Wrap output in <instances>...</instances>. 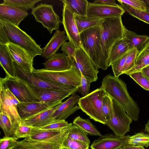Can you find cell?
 I'll use <instances>...</instances> for the list:
<instances>
[{"instance_id": "obj_24", "label": "cell", "mask_w": 149, "mask_h": 149, "mask_svg": "<svg viewBox=\"0 0 149 149\" xmlns=\"http://www.w3.org/2000/svg\"><path fill=\"white\" fill-rule=\"evenodd\" d=\"M56 106L22 120L21 125L39 127L55 121L56 120L53 119L52 116Z\"/></svg>"}, {"instance_id": "obj_48", "label": "cell", "mask_w": 149, "mask_h": 149, "mask_svg": "<svg viewBox=\"0 0 149 149\" xmlns=\"http://www.w3.org/2000/svg\"><path fill=\"white\" fill-rule=\"evenodd\" d=\"M149 59V40L137 55L135 65L140 64L143 61Z\"/></svg>"}, {"instance_id": "obj_40", "label": "cell", "mask_w": 149, "mask_h": 149, "mask_svg": "<svg viewBox=\"0 0 149 149\" xmlns=\"http://www.w3.org/2000/svg\"><path fill=\"white\" fill-rule=\"evenodd\" d=\"M0 126L5 136L13 137L11 123L8 118L1 112H0Z\"/></svg>"}, {"instance_id": "obj_22", "label": "cell", "mask_w": 149, "mask_h": 149, "mask_svg": "<svg viewBox=\"0 0 149 149\" xmlns=\"http://www.w3.org/2000/svg\"><path fill=\"white\" fill-rule=\"evenodd\" d=\"M42 64L45 69L55 71L68 70L72 67L70 58L63 53L55 54Z\"/></svg>"}, {"instance_id": "obj_11", "label": "cell", "mask_w": 149, "mask_h": 149, "mask_svg": "<svg viewBox=\"0 0 149 149\" xmlns=\"http://www.w3.org/2000/svg\"><path fill=\"white\" fill-rule=\"evenodd\" d=\"M72 66L92 82L98 79V68L81 46L76 49L74 58H70Z\"/></svg>"}, {"instance_id": "obj_18", "label": "cell", "mask_w": 149, "mask_h": 149, "mask_svg": "<svg viewBox=\"0 0 149 149\" xmlns=\"http://www.w3.org/2000/svg\"><path fill=\"white\" fill-rule=\"evenodd\" d=\"M62 101L45 102L42 101L20 103L17 106L19 114L24 120L58 105Z\"/></svg>"}, {"instance_id": "obj_27", "label": "cell", "mask_w": 149, "mask_h": 149, "mask_svg": "<svg viewBox=\"0 0 149 149\" xmlns=\"http://www.w3.org/2000/svg\"><path fill=\"white\" fill-rule=\"evenodd\" d=\"M67 127L62 129L46 130H40L33 127L31 135L24 140L28 141H38L47 139L60 134Z\"/></svg>"}, {"instance_id": "obj_34", "label": "cell", "mask_w": 149, "mask_h": 149, "mask_svg": "<svg viewBox=\"0 0 149 149\" xmlns=\"http://www.w3.org/2000/svg\"><path fill=\"white\" fill-rule=\"evenodd\" d=\"M87 134L79 127L72 124L68 134V137L72 139L80 141L89 145L91 141Z\"/></svg>"}, {"instance_id": "obj_52", "label": "cell", "mask_w": 149, "mask_h": 149, "mask_svg": "<svg viewBox=\"0 0 149 149\" xmlns=\"http://www.w3.org/2000/svg\"><path fill=\"white\" fill-rule=\"evenodd\" d=\"M145 131L147 132L149 134V120L146 124L145 127Z\"/></svg>"}, {"instance_id": "obj_26", "label": "cell", "mask_w": 149, "mask_h": 149, "mask_svg": "<svg viewBox=\"0 0 149 149\" xmlns=\"http://www.w3.org/2000/svg\"><path fill=\"white\" fill-rule=\"evenodd\" d=\"M0 63L6 73V76L16 77L13 61L6 45L0 43Z\"/></svg>"}, {"instance_id": "obj_21", "label": "cell", "mask_w": 149, "mask_h": 149, "mask_svg": "<svg viewBox=\"0 0 149 149\" xmlns=\"http://www.w3.org/2000/svg\"><path fill=\"white\" fill-rule=\"evenodd\" d=\"M29 15L27 11L15 6L0 4V19L17 26Z\"/></svg>"}, {"instance_id": "obj_23", "label": "cell", "mask_w": 149, "mask_h": 149, "mask_svg": "<svg viewBox=\"0 0 149 149\" xmlns=\"http://www.w3.org/2000/svg\"><path fill=\"white\" fill-rule=\"evenodd\" d=\"M67 40L64 31L56 30L48 42L42 48L41 56L46 59H49L56 54L60 47Z\"/></svg>"}, {"instance_id": "obj_19", "label": "cell", "mask_w": 149, "mask_h": 149, "mask_svg": "<svg viewBox=\"0 0 149 149\" xmlns=\"http://www.w3.org/2000/svg\"><path fill=\"white\" fill-rule=\"evenodd\" d=\"M40 101L45 102L62 101L76 93L78 88L70 90L54 89H44L32 88Z\"/></svg>"}, {"instance_id": "obj_5", "label": "cell", "mask_w": 149, "mask_h": 149, "mask_svg": "<svg viewBox=\"0 0 149 149\" xmlns=\"http://www.w3.org/2000/svg\"><path fill=\"white\" fill-rule=\"evenodd\" d=\"M32 73L39 77L57 84L73 86L77 88L81 85L80 72L73 66L69 70L61 71H50L45 68H34Z\"/></svg>"}, {"instance_id": "obj_8", "label": "cell", "mask_w": 149, "mask_h": 149, "mask_svg": "<svg viewBox=\"0 0 149 149\" xmlns=\"http://www.w3.org/2000/svg\"><path fill=\"white\" fill-rule=\"evenodd\" d=\"M16 77L26 83L31 88L70 90L76 87L60 84L49 81L39 77L33 73L28 72L13 61Z\"/></svg>"}, {"instance_id": "obj_41", "label": "cell", "mask_w": 149, "mask_h": 149, "mask_svg": "<svg viewBox=\"0 0 149 149\" xmlns=\"http://www.w3.org/2000/svg\"><path fill=\"white\" fill-rule=\"evenodd\" d=\"M129 76L144 89L149 91V79L140 71L133 72Z\"/></svg>"}, {"instance_id": "obj_13", "label": "cell", "mask_w": 149, "mask_h": 149, "mask_svg": "<svg viewBox=\"0 0 149 149\" xmlns=\"http://www.w3.org/2000/svg\"><path fill=\"white\" fill-rule=\"evenodd\" d=\"M63 4L62 23L67 39L77 49L81 47V44L80 33L75 20L74 13L66 4Z\"/></svg>"}, {"instance_id": "obj_12", "label": "cell", "mask_w": 149, "mask_h": 149, "mask_svg": "<svg viewBox=\"0 0 149 149\" xmlns=\"http://www.w3.org/2000/svg\"><path fill=\"white\" fill-rule=\"evenodd\" d=\"M72 124L69 123V125L62 132L47 139L38 141H28L24 139L17 141L12 149H61Z\"/></svg>"}, {"instance_id": "obj_50", "label": "cell", "mask_w": 149, "mask_h": 149, "mask_svg": "<svg viewBox=\"0 0 149 149\" xmlns=\"http://www.w3.org/2000/svg\"><path fill=\"white\" fill-rule=\"evenodd\" d=\"M124 149H145L143 146L127 144L123 147Z\"/></svg>"}, {"instance_id": "obj_14", "label": "cell", "mask_w": 149, "mask_h": 149, "mask_svg": "<svg viewBox=\"0 0 149 149\" xmlns=\"http://www.w3.org/2000/svg\"><path fill=\"white\" fill-rule=\"evenodd\" d=\"M0 112L6 115L10 120L13 136L17 129L21 125L22 120L19 114L17 106L9 100L1 87H0Z\"/></svg>"}, {"instance_id": "obj_20", "label": "cell", "mask_w": 149, "mask_h": 149, "mask_svg": "<svg viewBox=\"0 0 149 149\" xmlns=\"http://www.w3.org/2000/svg\"><path fill=\"white\" fill-rule=\"evenodd\" d=\"M80 98L76 92L65 101L57 105L52 116L53 119L65 120L69 116L79 109L78 102Z\"/></svg>"}, {"instance_id": "obj_4", "label": "cell", "mask_w": 149, "mask_h": 149, "mask_svg": "<svg viewBox=\"0 0 149 149\" xmlns=\"http://www.w3.org/2000/svg\"><path fill=\"white\" fill-rule=\"evenodd\" d=\"M105 92L98 88L79 99L78 102L80 109L91 119L104 125L106 120L102 110V102Z\"/></svg>"}, {"instance_id": "obj_45", "label": "cell", "mask_w": 149, "mask_h": 149, "mask_svg": "<svg viewBox=\"0 0 149 149\" xmlns=\"http://www.w3.org/2000/svg\"><path fill=\"white\" fill-rule=\"evenodd\" d=\"M120 2L128 5L135 8L148 12L147 6L143 0H119Z\"/></svg>"}, {"instance_id": "obj_17", "label": "cell", "mask_w": 149, "mask_h": 149, "mask_svg": "<svg viewBox=\"0 0 149 149\" xmlns=\"http://www.w3.org/2000/svg\"><path fill=\"white\" fill-rule=\"evenodd\" d=\"M7 46L13 61L24 70L29 73H32L33 58L22 47L11 43Z\"/></svg>"}, {"instance_id": "obj_53", "label": "cell", "mask_w": 149, "mask_h": 149, "mask_svg": "<svg viewBox=\"0 0 149 149\" xmlns=\"http://www.w3.org/2000/svg\"><path fill=\"white\" fill-rule=\"evenodd\" d=\"M61 149H70L66 148H65L62 147Z\"/></svg>"}, {"instance_id": "obj_39", "label": "cell", "mask_w": 149, "mask_h": 149, "mask_svg": "<svg viewBox=\"0 0 149 149\" xmlns=\"http://www.w3.org/2000/svg\"><path fill=\"white\" fill-rule=\"evenodd\" d=\"M89 146L86 143L68 136L64 140L62 147L70 149H89Z\"/></svg>"}, {"instance_id": "obj_1", "label": "cell", "mask_w": 149, "mask_h": 149, "mask_svg": "<svg viewBox=\"0 0 149 149\" xmlns=\"http://www.w3.org/2000/svg\"><path fill=\"white\" fill-rule=\"evenodd\" d=\"M100 54L98 69L107 70L112 48L116 42L124 36L125 27L122 16L104 18L100 24Z\"/></svg>"}, {"instance_id": "obj_42", "label": "cell", "mask_w": 149, "mask_h": 149, "mask_svg": "<svg viewBox=\"0 0 149 149\" xmlns=\"http://www.w3.org/2000/svg\"><path fill=\"white\" fill-rule=\"evenodd\" d=\"M33 127L21 125L15 130L13 137L17 140L20 138H24L29 136L31 134Z\"/></svg>"}, {"instance_id": "obj_15", "label": "cell", "mask_w": 149, "mask_h": 149, "mask_svg": "<svg viewBox=\"0 0 149 149\" xmlns=\"http://www.w3.org/2000/svg\"><path fill=\"white\" fill-rule=\"evenodd\" d=\"M125 11L121 5L118 4L108 5L89 2L87 15L91 17L104 19L122 16Z\"/></svg>"}, {"instance_id": "obj_51", "label": "cell", "mask_w": 149, "mask_h": 149, "mask_svg": "<svg viewBox=\"0 0 149 149\" xmlns=\"http://www.w3.org/2000/svg\"><path fill=\"white\" fill-rule=\"evenodd\" d=\"M140 71L144 75L149 79V65L144 67Z\"/></svg>"}, {"instance_id": "obj_32", "label": "cell", "mask_w": 149, "mask_h": 149, "mask_svg": "<svg viewBox=\"0 0 149 149\" xmlns=\"http://www.w3.org/2000/svg\"><path fill=\"white\" fill-rule=\"evenodd\" d=\"M119 2L124 10L130 15L149 24V12L135 8L122 2Z\"/></svg>"}, {"instance_id": "obj_10", "label": "cell", "mask_w": 149, "mask_h": 149, "mask_svg": "<svg viewBox=\"0 0 149 149\" xmlns=\"http://www.w3.org/2000/svg\"><path fill=\"white\" fill-rule=\"evenodd\" d=\"M113 110L110 120L106 122L107 125L114 134L119 136H124L130 131V125L132 119L123 108L114 99H112Z\"/></svg>"}, {"instance_id": "obj_38", "label": "cell", "mask_w": 149, "mask_h": 149, "mask_svg": "<svg viewBox=\"0 0 149 149\" xmlns=\"http://www.w3.org/2000/svg\"><path fill=\"white\" fill-rule=\"evenodd\" d=\"M130 50L127 52L111 64V66L114 76L115 77H118L120 75L123 74V68L125 64L127 57Z\"/></svg>"}, {"instance_id": "obj_30", "label": "cell", "mask_w": 149, "mask_h": 149, "mask_svg": "<svg viewBox=\"0 0 149 149\" xmlns=\"http://www.w3.org/2000/svg\"><path fill=\"white\" fill-rule=\"evenodd\" d=\"M73 123L80 128L87 134L98 136L102 135L88 119H84L78 116L74 119Z\"/></svg>"}, {"instance_id": "obj_44", "label": "cell", "mask_w": 149, "mask_h": 149, "mask_svg": "<svg viewBox=\"0 0 149 149\" xmlns=\"http://www.w3.org/2000/svg\"><path fill=\"white\" fill-rule=\"evenodd\" d=\"M81 79V85L76 93L81 94L82 97L85 96L89 93L90 86L92 82L90 80L87 79L80 72Z\"/></svg>"}, {"instance_id": "obj_29", "label": "cell", "mask_w": 149, "mask_h": 149, "mask_svg": "<svg viewBox=\"0 0 149 149\" xmlns=\"http://www.w3.org/2000/svg\"><path fill=\"white\" fill-rule=\"evenodd\" d=\"M63 3L66 4L74 14L83 16H87L89 2L86 0H61Z\"/></svg>"}, {"instance_id": "obj_7", "label": "cell", "mask_w": 149, "mask_h": 149, "mask_svg": "<svg viewBox=\"0 0 149 149\" xmlns=\"http://www.w3.org/2000/svg\"><path fill=\"white\" fill-rule=\"evenodd\" d=\"M100 24L80 33L81 46L98 69L100 54Z\"/></svg>"}, {"instance_id": "obj_54", "label": "cell", "mask_w": 149, "mask_h": 149, "mask_svg": "<svg viewBox=\"0 0 149 149\" xmlns=\"http://www.w3.org/2000/svg\"><path fill=\"white\" fill-rule=\"evenodd\" d=\"M124 149L123 147H120V148H118L117 149Z\"/></svg>"}, {"instance_id": "obj_9", "label": "cell", "mask_w": 149, "mask_h": 149, "mask_svg": "<svg viewBox=\"0 0 149 149\" xmlns=\"http://www.w3.org/2000/svg\"><path fill=\"white\" fill-rule=\"evenodd\" d=\"M31 14L36 20L41 23L51 34L54 30H58L62 23L59 16L54 11L52 5L40 3L32 10Z\"/></svg>"}, {"instance_id": "obj_6", "label": "cell", "mask_w": 149, "mask_h": 149, "mask_svg": "<svg viewBox=\"0 0 149 149\" xmlns=\"http://www.w3.org/2000/svg\"><path fill=\"white\" fill-rule=\"evenodd\" d=\"M0 85L9 89L20 103L40 101L32 88L17 77L1 78Z\"/></svg>"}, {"instance_id": "obj_37", "label": "cell", "mask_w": 149, "mask_h": 149, "mask_svg": "<svg viewBox=\"0 0 149 149\" xmlns=\"http://www.w3.org/2000/svg\"><path fill=\"white\" fill-rule=\"evenodd\" d=\"M139 51L134 47L130 51L126 59L123 70V74L132 68L135 65L136 59Z\"/></svg>"}, {"instance_id": "obj_36", "label": "cell", "mask_w": 149, "mask_h": 149, "mask_svg": "<svg viewBox=\"0 0 149 149\" xmlns=\"http://www.w3.org/2000/svg\"><path fill=\"white\" fill-rule=\"evenodd\" d=\"M102 110L106 122L109 121L113 113L112 98L105 93L102 102Z\"/></svg>"}, {"instance_id": "obj_16", "label": "cell", "mask_w": 149, "mask_h": 149, "mask_svg": "<svg viewBox=\"0 0 149 149\" xmlns=\"http://www.w3.org/2000/svg\"><path fill=\"white\" fill-rule=\"evenodd\" d=\"M130 136H119L113 134H106L99 136L91 146V149H116L128 144Z\"/></svg>"}, {"instance_id": "obj_35", "label": "cell", "mask_w": 149, "mask_h": 149, "mask_svg": "<svg viewBox=\"0 0 149 149\" xmlns=\"http://www.w3.org/2000/svg\"><path fill=\"white\" fill-rule=\"evenodd\" d=\"M128 144L134 145L149 147V134L143 132H138L130 136L128 141Z\"/></svg>"}, {"instance_id": "obj_28", "label": "cell", "mask_w": 149, "mask_h": 149, "mask_svg": "<svg viewBox=\"0 0 149 149\" xmlns=\"http://www.w3.org/2000/svg\"><path fill=\"white\" fill-rule=\"evenodd\" d=\"M75 20L80 33L83 31L100 24L104 19L81 16L74 14Z\"/></svg>"}, {"instance_id": "obj_47", "label": "cell", "mask_w": 149, "mask_h": 149, "mask_svg": "<svg viewBox=\"0 0 149 149\" xmlns=\"http://www.w3.org/2000/svg\"><path fill=\"white\" fill-rule=\"evenodd\" d=\"M76 50L75 47L69 41L65 42L61 47V50L70 58L74 57Z\"/></svg>"}, {"instance_id": "obj_2", "label": "cell", "mask_w": 149, "mask_h": 149, "mask_svg": "<svg viewBox=\"0 0 149 149\" xmlns=\"http://www.w3.org/2000/svg\"><path fill=\"white\" fill-rule=\"evenodd\" d=\"M100 88L116 100L133 120H138L140 109L130 95L126 84L122 79L109 74L103 78Z\"/></svg>"}, {"instance_id": "obj_46", "label": "cell", "mask_w": 149, "mask_h": 149, "mask_svg": "<svg viewBox=\"0 0 149 149\" xmlns=\"http://www.w3.org/2000/svg\"><path fill=\"white\" fill-rule=\"evenodd\" d=\"M17 141L13 137L5 136L0 139V149H12Z\"/></svg>"}, {"instance_id": "obj_3", "label": "cell", "mask_w": 149, "mask_h": 149, "mask_svg": "<svg viewBox=\"0 0 149 149\" xmlns=\"http://www.w3.org/2000/svg\"><path fill=\"white\" fill-rule=\"evenodd\" d=\"M9 43L22 47L34 58L42 55L43 49L31 36L19 26L0 19V43Z\"/></svg>"}, {"instance_id": "obj_43", "label": "cell", "mask_w": 149, "mask_h": 149, "mask_svg": "<svg viewBox=\"0 0 149 149\" xmlns=\"http://www.w3.org/2000/svg\"><path fill=\"white\" fill-rule=\"evenodd\" d=\"M69 125L67 121L64 120H56L47 125L35 128L41 130H54L63 128Z\"/></svg>"}, {"instance_id": "obj_49", "label": "cell", "mask_w": 149, "mask_h": 149, "mask_svg": "<svg viewBox=\"0 0 149 149\" xmlns=\"http://www.w3.org/2000/svg\"><path fill=\"white\" fill-rule=\"evenodd\" d=\"M93 3L104 5L116 6L118 5L115 1L113 0H95L94 1Z\"/></svg>"}, {"instance_id": "obj_33", "label": "cell", "mask_w": 149, "mask_h": 149, "mask_svg": "<svg viewBox=\"0 0 149 149\" xmlns=\"http://www.w3.org/2000/svg\"><path fill=\"white\" fill-rule=\"evenodd\" d=\"M41 0H3L2 3L9 5L27 11L34 8L35 5Z\"/></svg>"}, {"instance_id": "obj_25", "label": "cell", "mask_w": 149, "mask_h": 149, "mask_svg": "<svg viewBox=\"0 0 149 149\" xmlns=\"http://www.w3.org/2000/svg\"><path fill=\"white\" fill-rule=\"evenodd\" d=\"M134 47L131 41L127 38L117 40L113 46L110 54L109 67L116 60Z\"/></svg>"}, {"instance_id": "obj_31", "label": "cell", "mask_w": 149, "mask_h": 149, "mask_svg": "<svg viewBox=\"0 0 149 149\" xmlns=\"http://www.w3.org/2000/svg\"><path fill=\"white\" fill-rule=\"evenodd\" d=\"M130 40L134 47L140 51L143 47L148 40L149 37L146 35H140L125 29L124 36Z\"/></svg>"}]
</instances>
